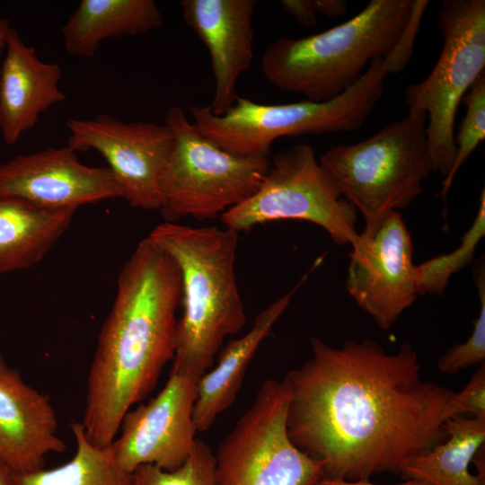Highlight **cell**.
Listing matches in <instances>:
<instances>
[{
	"instance_id": "1",
	"label": "cell",
	"mask_w": 485,
	"mask_h": 485,
	"mask_svg": "<svg viewBox=\"0 0 485 485\" xmlns=\"http://www.w3.org/2000/svg\"><path fill=\"white\" fill-rule=\"evenodd\" d=\"M311 349L284 378L287 431L302 452L325 463L324 477L401 475L446 439L444 410L454 392L423 379L410 344L387 353L368 338L340 348L312 338Z\"/></svg>"
},
{
	"instance_id": "2",
	"label": "cell",
	"mask_w": 485,
	"mask_h": 485,
	"mask_svg": "<svg viewBox=\"0 0 485 485\" xmlns=\"http://www.w3.org/2000/svg\"><path fill=\"white\" fill-rule=\"evenodd\" d=\"M181 299L177 263L148 236L142 239L119 273L88 373L81 424L93 444L114 441L125 414L173 359Z\"/></svg>"
},
{
	"instance_id": "3",
	"label": "cell",
	"mask_w": 485,
	"mask_h": 485,
	"mask_svg": "<svg viewBox=\"0 0 485 485\" xmlns=\"http://www.w3.org/2000/svg\"><path fill=\"white\" fill-rule=\"evenodd\" d=\"M148 237L172 257L181 276L182 313L172 369L198 380L225 339L246 324L235 275L238 233L163 222Z\"/></svg>"
},
{
	"instance_id": "4",
	"label": "cell",
	"mask_w": 485,
	"mask_h": 485,
	"mask_svg": "<svg viewBox=\"0 0 485 485\" xmlns=\"http://www.w3.org/2000/svg\"><path fill=\"white\" fill-rule=\"evenodd\" d=\"M416 0H372L357 15L303 38L282 37L264 51L268 82L308 101L335 98L355 84L364 69L394 48L413 14Z\"/></svg>"
},
{
	"instance_id": "5",
	"label": "cell",
	"mask_w": 485,
	"mask_h": 485,
	"mask_svg": "<svg viewBox=\"0 0 485 485\" xmlns=\"http://www.w3.org/2000/svg\"><path fill=\"white\" fill-rule=\"evenodd\" d=\"M388 67L372 61L359 80L333 99L265 104L238 96L222 115L207 106H190L194 125L222 150L238 156H268L279 137L349 132L359 128L384 93Z\"/></svg>"
},
{
	"instance_id": "6",
	"label": "cell",
	"mask_w": 485,
	"mask_h": 485,
	"mask_svg": "<svg viewBox=\"0 0 485 485\" xmlns=\"http://www.w3.org/2000/svg\"><path fill=\"white\" fill-rule=\"evenodd\" d=\"M427 115L409 113L372 137L350 146H331L319 163L343 198L365 222L411 204L433 172L427 138Z\"/></svg>"
},
{
	"instance_id": "7",
	"label": "cell",
	"mask_w": 485,
	"mask_h": 485,
	"mask_svg": "<svg viewBox=\"0 0 485 485\" xmlns=\"http://www.w3.org/2000/svg\"><path fill=\"white\" fill-rule=\"evenodd\" d=\"M164 124L173 136L160 184L159 211L164 222L220 216L259 189L269 166L268 156H238L222 150L179 106L167 110Z\"/></svg>"
},
{
	"instance_id": "8",
	"label": "cell",
	"mask_w": 485,
	"mask_h": 485,
	"mask_svg": "<svg viewBox=\"0 0 485 485\" xmlns=\"http://www.w3.org/2000/svg\"><path fill=\"white\" fill-rule=\"evenodd\" d=\"M443 37L439 57L423 81L405 92L409 110H420L433 172L444 178L455 154L454 125L459 102L485 67V1L445 0L436 11Z\"/></svg>"
},
{
	"instance_id": "9",
	"label": "cell",
	"mask_w": 485,
	"mask_h": 485,
	"mask_svg": "<svg viewBox=\"0 0 485 485\" xmlns=\"http://www.w3.org/2000/svg\"><path fill=\"white\" fill-rule=\"evenodd\" d=\"M289 391L268 379L214 454V485H316L325 463L296 447L287 431Z\"/></svg>"
},
{
	"instance_id": "10",
	"label": "cell",
	"mask_w": 485,
	"mask_h": 485,
	"mask_svg": "<svg viewBox=\"0 0 485 485\" xmlns=\"http://www.w3.org/2000/svg\"><path fill=\"white\" fill-rule=\"evenodd\" d=\"M357 212L323 171L313 147L298 144L277 153L259 189L220 219L237 233L274 221L310 222L335 243L352 246L358 239Z\"/></svg>"
},
{
	"instance_id": "11",
	"label": "cell",
	"mask_w": 485,
	"mask_h": 485,
	"mask_svg": "<svg viewBox=\"0 0 485 485\" xmlns=\"http://www.w3.org/2000/svg\"><path fill=\"white\" fill-rule=\"evenodd\" d=\"M67 146L74 151L95 150L134 208L159 210L160 184L173 146L166 125L120 121L108 114L93 119H70Z\"/></svg>"
},
{
	"instance_id": "12",
	"label": "cell",
	"mask_w": 485,
	"mask_h": 485,
	"mask_svg": "<svg viewBox=\"0 0 485 485\" xmlns=\"http://www.w3.org/2000/svg\"><path fill=\"white\" fill-rule=\"evenodd\" d=\"M349 252L345 287L381 330L417 299L410 234L398 211L365 222Z\"/></svg>"
},
{
	"instance_id": "13",
	"label": "cell",
	"mask_w": 485,
	"mask_h": 485,
	"mask_svg": "<svg viewBox=\"0 0 485 485\" xmlns=\"http://www.w3.org/2000/svg\"><path fill=\"white\" fill-rule=\"evenodd\" d=\"M197 381L171 369L165 385L154 398L125 414L119 435L110 444L120 468L129 473L142 465L173 471L187 461L197 441L193 419Z\"/></svg>"
},
{
	"instance_id": "14",
	"label": "cell",
	"mask_w": 485,
	"mask_h": 485,
	"mask_svg": "<svg viewBox=\"0 0 485 485\" xmlns=\"http://www.w3.org/2000/svg\"><path fill=\"white\" fill-rule=\"evenodd\" d=\"M0 196L63 209L122 198L108 167L83 164L68 146L18 154L0 164Z\"/></svg>"
},
{
	"instance_id": "15",
	"label": "cell",
	"mask_w": 485,
	"mask_h": 485,
	"mask_svg": "<svg viewBox=\"0 0 485 485\" xmlns=\"http://www.w3.org/2000/svg\"><path fill=\"white\" fill-rule=\"evenodd\" d=\"M181 14L208 50L215 81L207 105L222 115L239 96L236 84L253 59L254 0H181Z\"/></svg>"
},
{
	"instance_id": "16",
	"label": "cell",
	"mask_w": 485,
	"mask_h": 485,
	"mask_svg": "<svg viewBox=\"0 0 485 485\" xmlns=\"http://www.w3.org/2000/svg\"><path fill=\"white\" fill-rule=\"evenodd\" d=\"M65 450L48 397L27 384L0 352V463L13 474L31 472L44 468L48 454Z\"/></svg>"
},
{
	"instance_id": "17",
	"label": "cell",
	"mask_w": 485,
	"mask_h": 485,
	"mask_svg": "<svg viewBox=\"0 0 485 485\" xmlns=\"http://www.w3.org/2000/svg\"><path fill=\"white\" fill-rule=\"evenodd\" d=\"M0 74V133L6 145L35 127L42 113L66 100L57 63L41 61L13 27L8 31Z\"/></svg>"
},
{
	"instance_id": "18",
	"label": "cell",
	"mask_w": 485,
	"mask_h": 485,
	"mask_svg": "<svg viewBox=\"0 0 485 485\" xmlns=\"http://www.w3.org/2000/svg\"><path fill=\"white\" fill-rule=\"evenodd\" d=\"M321 262L320 258L289 292L264 308L245 334L220 348L216 365L198 379L193 411L197 431L208 430L216 418L234 403L251 360L287 310L295 293Z\"/></svg>"
},
{
	"instance_id": "19",
	"label": "cell",
	"mask_w": 485,
	"mask_h": 485,
	"mask_svg": "<svg viewBox=\"0 0 485 485\" xmlns=\"http://www.w3.org/2000/svg\"><path fill=\"white\" fill-rule=\"evenodd\" d=\"M77 209H48L0 196V275L40 263L68 230Z\"/></svg>"
},
{
	"instance_id": "20",
	"label": "cell",
	"mask_w": 485,
	"mask_h": 485,
	"mask_svg": "<svg viewBox=\"0 0 485 485\" xmlns=\"http://www.w3.org/2000/svg\"><path fill=\"white\" fill-rule=\"evenodd\" d=\"M163 22L154 0H82L61 32L71 55L90 58L104 40L147 34Z\"/></svg>"
},
{
	"instance_id": "21",
	"label": "cell",
	"mask_w": 485,
	"mask_h": 485,
	"mask_svg": "<svg viewBox=\"0 0 485 485\" xmlns=\"http://www.w3.org/2000/svg\"><path fill=\"white\" fill-rule=\"evenodd\" d=\"M446 439L410 462L401 476L432 485H485L484 474L469 465L485 441V419L456 416L445 421Z\"/></svg>"
},
{
	"instance_id": "22",
	"label": "cell",
	"mask_w": 485,
	"mask_h": 485,
	"mask_svg": "<svg viewBox=\"0 0 485 485\" xmlns=\"http://www.w3.org/2000/svg\"><path fill=\"white\" fill-rule=\"evenodd\" d=\"M75 453L67 463L49 470L13 474L14 485H129L132 473L119 466L110 445L99 446L79 421L71 424Z\"/></svg>"
},
{
	"instance_id": "23",
	"label": "cell",
	"mask_w": 485,
	"mask_h": 485,
	"mask_svg": "<svg viewBox=\"0 0 485 485\" xmlns=\"http://www.w3.org/2000/svg\"><path fill=\"white\" fill-rule=\"evenodd\" d=\"M485 234V191L482 190L475 219L452 252L433 257L415 266V286L419 295H442L453 274L472 261L479 241Z\"/></svg>"
},
{
	"instance_id": "24",
	"label": "cell",
	"mask_w": 485,
	"mask_h": 485,
	"mask_svg": "<svg viewBox=\"0 0 485 485\" xmlns=\"http://www.w3.org/2000/svg\"><path fill=\"white\" fill-rule=\"evenodd\" d=\"M462 101L466 111L459 132L454 138L455 154L449 173L442 181L440 196L446 199L454 179L459 169L468 159L478 145L485 138V75L482 73L477 77Z\"/></svg>"
},
{
	"instance_id": "25",
	"label": "cell",
	"mask_w": 485,
	"mask_h": 485,
	"mask_svg": "<svg viewBox=\"0 0 485 485\" xmlns=\"http://www.w3.org/2000/svg\"><path fill=\"white\" fill-rule=\"evenodd\" d=\"M214 454L197 439L187 461L178 469L165 471L154 465H142L131 475L129 485H214Z\"/></svg>"
},
{
	"instance_id": "26",
	"label": "cell",
	"mask_w": 485,
	"mask_h": 485,
	"mask_svg": "<svg viewBox=\"0 0 485 485\" xmlns=\"http://www.w3.org/2000/svg\"><path fill=\"white\" fill-rule=\"evenodd\" d=\"M481 259L474 268V279L477 287L480 312L473 322V330L466 341L455 344L442 355L436 363L440 372L456 375L460 371L484 363L485 360V271Z\"/></svg>"
},
{
	"instance_id": "27",
	"label": "cell",
	"mask_w": 485,
	"mask_h": 485,
	"mask_svg": "<svg viewBox=\"0 0 485 485\" xmlns=\"http://www.w3.org/2000/svg\"><path fill=\"white\" fill-rule=\"evenodd\" d=\"M485 419V364L472 375L468 384L459 392H454L445 410V420L464 414Z\"/></svg>"
},
{
	"instance_id": "28",
	"label": "cell",
	"mask_w": 485,
	"mask_h": 485,
	"mask_svg": "<svg viewBox=\"0 0 485 485\" xmlns=\"http://www.w3.org/2000/svg\"><path fill=\"white\" fill-rule=\"evenodd\" d=\"M428 4L427 0H416L415 9L407 28L392 51L384 58L389 73L399 72L408 64L420 20Z\"/></svg>"
},
{
	"instance_id": "29",
	"label": "cell",
	"mask_w": 485,
	"mask_h": 485,
	"mask_svg": "<svg viewBox=\"0 0 485 485\" xmlns=\"http://www.w3.org/2000/svg\"><path fill=\"white\" fill-rule=\"evenodd\" d=\"M280 4L300 25L312 28L317 24L313 0H282Z\"/></svg>"
},
{
	"instance_id": "30",
	"label": "cell",
	"mask_w": 485,
	"mask_h": 485,
	"mask_svg": "<svg viewBox=\"0 0 485 485\" xmlns=\"http://www.w3.org/2000/svg\"><path fill=\"white\" fill-rule=\"evenodd\" d=\"M317 13L330 18L344 15L348 10V4L344 0H313Z\"/></svg>"
},
{
	"instance_id": "31",
	"label": "cell",
	"mask_w": 485,
	"mask_h": 485,
	"mask_svg": "<svg viewBox=\"0 0 485 485\" xmlns=\"http://www.w3.org/2000/svg\"><path fill=\"white\" fill-rule=\"evenodd\" d=\"M316 485H378L371 483L369 480H360V481H347L340 478H331L323 477ZM392 485H432L428 482L410 479L406 480L405 482Z\"/></svg>"
},
{
	"instance_id": "32",
	"label": "cell",
	"mask_w": 485,
	"mask_h": 485,
	"mask_svg": "<svg viewBox=\"0 0 485 485\" xmlns=\"http://www.w3.org/2000/svg\"><path fill=\"white\" fill-rule=\"evenodd\" d=\"M10 21L4 17L0 11V56L3 50L5 48L6 37L9 29L11 28ZM0 74H1V66H0Z\"/></svg>"
},
{
	"instance_id": "33",
	"label": "cell",
	"mask_w": 485,
	"mask_h": 485,
	"mask_svg": "<svg viewBox=\"0 0 485 485\" xmlns=\"http://www.w3.org/2000/svg\"><path fill=\"white\" fill-rule=\"evenodd\" d=\"M0 485H14L12 472L0 463Z\"/></svg>"
}]
</instances>
